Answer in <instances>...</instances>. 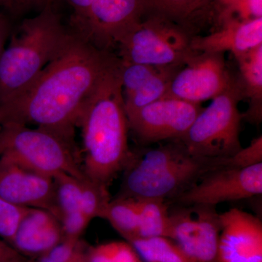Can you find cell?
<instances>
[{"instance_id":"cell-7","label":"cell","mask_w":262,"mask_h":262,"mask_svg":"<svg viewBox=\"0 0 262 262\" xmlns=\"http://www.w3.org/2000/svg\"><path fill=\"white\" fill-rule=\"evenodd\" d=\"M146 15L117 43L120 61L182 67L199 53L191 47L193 36L187 29L155 12Z\"/></svg>"},{"instance_id":"cell-17","label":"cell","mask_w":262,"mask_h":262,"mask_svg":"<svg viewBox=\"0 0 262 262\" xmlns=\"http://www.w3.org/2000/svg\"><path fill=\"white\" fill-rule=\"evenodd\" d=\"M234 58L238 65L237 79L244 98H248L250 103L243 119L259 124L262 119V45Z\"/></svg>"},{"instance_id":"cell-16","label":"cell","mask_w":262,"mask_h":262,"mask_svg":"<svg viewBox=\"0 0 262 262\" xmlns=\"http://www.w3.org/2000/svg\"><path fill=\"white\" fill-rule=\"evenodd\" d=\"M57 218L61 222L64 239H80L89 222L81 211V180L68 174L55 177Z\"/></svg>"},{"instance_id":"cell-13","label":"cell","mask_w":262,"mask_h":262,"mask_svg":"<svg viewBox=\"0 0 262 262\" xmlns=\"http://www.w3.org/2000/svg\"><path fill=\"white\" fill-rule=\"evenodd\" d=\"M218 262H262V222L256 215L231 208L220 213Z\"/></svg>"},{"instance_id":"cell-18","label":"cell","mask_w":262,"mask_h":262,"mask_svg":"<svg viewBox=\"0 0 262 262\" xmlns=\"http://www.w3.org/2000/svg\"><path fill=\"white\" fill-rule=\"evenodd\" d=\"M192 206L198 220V232L184 252L194 262H218L220 213L215 206Z\"/></svg>"},{"instance_id":"cell-35","label":"cell","mask_w":262,"mask_h":262,"mask_svg":"<svg viewBox=\"0 0 262 262\" xmlns=\"http://www.w3.org/2000/svg\"><path fill=\"white\" fill-rule=\"evenodd\" d=\"M0 262H25V261H23L21 258H20V256H16V257L9 258V259H5L3 260V261H0Z\"/></svg>"},{"instance_id":"cell-20","label":"cell","mask_w":262,"mask_h":262,"mask_svg":"<svg viewBox=\"0 0 262 262\" xmlns=\"http://www.w3.org/2000/svg\"><path fill=\"white\" fill-rule=\"evenodd\" d=\"M182 67L171 66L160 67L158 72L137 91L130 96L124 98L127 117L146 105L165 97L168 94L172 79Z\"/></svg>"},{"instance_id":"cell-9","label":"cell","mask_w":262,"mask_h":262,"mask_svg":"<svg viewBox=\"0 0 262 262\" xmlns=\"http://www.w3.org/2000/svg\"><path fill=\"white\" fill-rule=\"evenodd\" d=\"M262 193V163L247 168L215 169L175 198L184 206H212Z\"/></svg>"},{"instance_id":"cell-32","label":"cell","mask_w":262,"mask_h":262,"mask_svg":"<svg viewBox=\"0 0 262 262\" xmlns=\"http://www.w3.org/2000/svg\"><path fill=\"white\" fill-rule=\"evenodd\" d=\"M20 256L14 248L9 247L0 241V261Z\"/></svg>"},{"instance_id":"cell-5","label":"cell","mask_w":262,"mask_h":262,"mask_svg":"<svg viewBox=\"0 0 262 262\" xmlns=\"http://www.w3.org/2000/svg\"><path fill=\"white\" fill-rule=\"evenodd\" d=\"M75 148L74 143L40 127L13 122L0 127V157L53 179L61 174L87 178Z\"/></svg>"},{"instance_id":"cell-8","label":"cell","mask_w":262,"mask_h":262,"mask_svg":"<svg viewBox=\"0 0 262 262\" xmlns=\"http://www.w3.org/2000/svg\"><path fill=\"white\" fill-rule=\"evenodd\" d=\"M203 108L165 96L127 116L129 129L144 144L177 140L185 136Z\"/></svg>"},{"instance_id":"cell-33","label":"cell","mask_w":262,"mask_h":262,"mask_svg":"<svg viewBox=\"0 0 262 262\" xmlns=\"http://www.w3.org/2000/svg\"><path fill=\"white\" fill-rule=\"evenodd\" d=\"M6 122V113L3 106H0V127Z\"/></svg>"},{"instance_id":"cell-4","label":"cell","mask_w":262,"mask_h":262,"mask_svg":"<svg viewBox=\"0 0 262 262\" xmlns=\"http://www.w3.org/2000/svg\"><path fill=\"white\" fill-rule=\"evenodd\" d=\"M52 5L24 20L0 56V105L18 98L70 42Z\"/></svg>"},{"instance_id":"cell-25","label":"cell","mask_w":262,"mask_h":262,"mask_svg":"<svg viewBox=\"0 0 262 262\" xmlns=\"http://www.w3.org/2000/svg\"><path fill=\"white\" fill-rule=\"evenodd\" d=\"M87 262H141L128 242L113 241L89 248Z\"/></svg>"},{"instance_id":"cell-24","label":"cell","mask_w":262,"mask_h":262,"mask_svg":"<svg viewBox=\"0 0 262 262\" xmlns=\"http://www.w3.org/2000/svg\"><path fill=\"white\" fill-rule=\"evenodd\" d=\"M110 201L108 187L88 178L81 180V211L90 222L103 219Z\"/></svg>"},{"instance_id":"cell-19","label":"cell","mask_w":262,"mask_h":262,"mask_svg":"<svg viewBox=\"0 0 262 262\" xmlns=\"http://www.w3.org/2000/svg\"><path fill=\"white\" fill-rule=\"evenodd\" d=\"M135 201L139 214V237L161 236L171 239L170 213L166 201L154 198Z\"/></svg>"},{"instance_id":"cell-14","label":"cell","mask_w":262,"mask_h":262,"mask_svg":"<svg viewBox=\"0 0 262 262\" xmlns=\"http://www.w3.org/2000/svg\"><path fill=\"white\" fill-rule=\"evenodd\" d=\"M206 36H193L191 47L196 53H232L234 56L262 45V18L250 20L229 18Z\"/></svg>"},{"instance_id":"cell-10","label":"cell","mask_w":262,"mask_h":262,"mask_svg":"<svg viewBox=\"0 0 262 262\" xmlns=\"http://www.w3.org/2000/svg\"><path fill=\"white\" fill-rule=\"evenodd\" d=\"M149 11L145 0H94L75 24L81 36L110 51Z\"/></svg>"},{"instance_id":"cell-26","label":"cell","mask_w":262,"mask_h":262,"mask_svg":"<svg viewBox=\"0 0 262 262\" xmlns=\"http://www.w3.org/2000/svg\"><path fill=\"white\" fill-rule=\"evenodd\" d=\"M29 208L15 206L0 198V237L11 243Z\"/></svg>"},{"instance_id":"cell-2","label":"cell","mask_w":262,"mask_h":262,"mask_svg":"<svg viewBox=\"0 0 262 262\" xmlns=\"http://www.w3.org/2000/svg\"><path fill=\"white\" fill-rule=\"evenodd\" d=\"M77 125L82 128L84 175L108 187L131 155L120 59L86 100Z\"/></svg>"},{"instance_id":"cell-12","label":"cell","mask_w":262,"mask_h":262,"mask_svg":"<svg viewBox=\"0 0 262 262\" xmlns=\"http://www.w3.org/2000/svg\"><path fill=\"white\" fill-rule=\"evenodd\" d=\"M0 198L15 206L48 210L56 216L54 179L3 157Z\"/></svg>"},{"instance_id":"cell-34","label":"cell","mask_w":262,"mask_h":262,"mask_svg":"<svg viewBox=\"0 0 262 262\" xmlns=\"http://www.w3.org/2000/svg\"><path fill=\"white\" fill-rule=\"evenodd\" d=\"M37 262H57L54 261V260L52 259L51 258H50L48 255L45 254L42 255V256H39L38 257Z\"/></svg>"},{"instance_id":"cell-27","label":"cell","mask_w":262,"mask_h":262,"mask_svg":"<svg viewBox=\"0 0 262 262\" xmlns=\"http://www.w3.org/2000/svg\"><path fill=\"white\" fill-rule=\"evenodd\" d=\"M222 20L234 18L241 20L262 18V0H226Z\"/></svg>"},{"instance_id":"cell-21","label":"cell","mask_w":262,"mask_h":262,"mask_svg":"<svg viewBox=\"0 0 262 262\" xmlns=\"http://www.w3.org/2000/svg\"><path fill=\"white\" fill-rule=\"evenodd\" d=\"M129 244L145 262H194L168 237H139Z\"/></svg>"},{"instance_id":"cell-6","label":"cell","mask_w":262,"mask_h":262,"mask_svg":"<svg viewBox=\"0 0 262 262\" xmlns=\"http://www.w3.org/2000/svg\"><path fill=\"white\" fill-rule=\"evenodd\" d=\"M244 98L237 77L227 89L203 108L187 134L179 139L196 156L229 158L241 148L239 140L243 114L239 103Z\"/></svg>"},{"instance_id":"cell-11","label":"cell","mask_w":262,"mask_h":262,"mask_svg":"<svg viewBox=\"0 0 262 262\" xmlns=\"http://www.w3.org/2000/svg\"><path fill=\"white\" fill-rule=\"evenodd\" d=\"M234 77L225 54L198 53L174 75L166 96L201 104L222 94Z\"/></svg>"},{"instance_id":"cell-15","label":"cell","mask_w":262,"mask_h":262,"mask_svg":"<svg viewBox=\"0 0 262 262\" xmlns=\"http://www.w3.org/2000/svg\"><path fill=\"white\" fill-rule=\"evenodd\" d=\"M63 239L61 222L56 215L48 210L29 208L10 244L18 253L39 257Z\"/></svg>"},{"instance_id":"cell-23","label":"cell","mask_w":262,"mask_h":262,"mask_svg":"<svg viewBox=\"0 0 262 262\" xmlns=\"http://www.w3.org/2000/svg\"><path fill=\"white\" fill-rule=\"evenodd\" d=\"M150 11L166 17L186 28L187 20L204 9L210 0H145Z\"/></svg>"},{"instance_id":"cell-29","label":"cell","mask_w":262,"mask_h":262,"mask_svg":"<svg viewBox=\"0 0 262 262\" xmlns=\"http://www.w3.org/2000/svg\"><path fill=\"white\" fill-rule=\"evenodd\" d=\"M53 0H3V6L8 8L13 14L21 15L29 10H42L48 5H52Z\"/></svg>"},{"instance_id":"cell-37","label":"cell","mask_w":262,"mask_h":262,"mask_svg":"<svg viewBox=\"0 0 262 262\" xmlns=\"http://www.w3.org/2000/svg\"><path fill=\"white\" fill-rule=\"evenodd\" d=\"M226 0H222V3H224V2H225Z\"/></svg>"},{"instance_id":"cell-3","label":"cell","mask_w":262,"mask_h":262,"mask_svg":"<svg viewBox=\"0 0 262 262\" xmlns=\"http://www.w3.org/2000/svg\"><path fill=\"white\" fill-rule=\"evenodd\" d=\"M222 167H227V158L196 156L179 139L168 141L156 147L131 152L119 196L175 199L207 173Z\"/></svg>"},{"instance_id":"cell-36","label":"cell","mask_w":262,"mask_h":262,"mask_svg":"<svg viewBox=\"0 0 262 262\" xmlns=\"http://www.w3.org/2000/svg\"><path fill=\"white\" fill-rule=\"evenodd\" d=\"M0 6H3V0H0Z\"/></svg>"},{"instance_id":"cell-30","label":"cell","mask_w":262,"mask_h":262,"mask_svg":"<svg viewBox=\"0 0 262 262\" xmlns=\"http://www.w3.org/2000/svg\"><path fill=\"white\" fill-rule=\"evenodd\" d=\"M67 1L74 9V12H75L74 20H75V22H77L81 18H83L90 5L94 0H67Z\"/></svg>"},{"instance_id":"cell-1","label":"cell","mask_w":262,"mask_h":262,"mask_svg":"<svg viewBox=\"0 0 262 262\" xmlns=\"http://www.w3.org/2000/svg\"><path fill=\"white\" fill-rule=\"evenodd\" d=\"M110 51L96 47L77 32L40 75L14 101L5 105L6 122L32 123L75 143L86 100L118 63Z\"/></svg>"},{"instance_id":"cell-28","label":"cell","mask_w":262,"mask_h":262,"mask_svg":"<svg viewBox=\"0 0 262 262\" xmlns=\"http://www.w3.org/2000/svg\"><path fill=\"white\" fill-rule=\"evenodd\" d=\"M262 163V136L253 139L246 147H242L236 154L227 158V167L247 168Z\"/></svg>"},{"instance_id":"cell-31","label":"cell","mask_w":262,"mask_h":262,"mask_svg":"<svg viewBox=\"0 0 262 262\" xmlns=\"http://www.w3.org/2000/svg\"><path fill=\"white\" fill-rule=\"evenodd\" d=\"M9 34V27L5 18L0 16V56L5 48V42Z\"/></svg>"},{"instance_id":"cell-22","label":"cell","mask_w":262,"mask_h":262,"mask_svg":"<svg viewBox=\"0 0 262 262\" xmlns=\"http://www.w3.org/2000/svg\"><path fill=\"white\" fill-rule=\"evenodd\" d=\"M127 242L138 238L139 220L134 198L120 196L111 200L103 216Z\"/></svg>"}]
</instances>
